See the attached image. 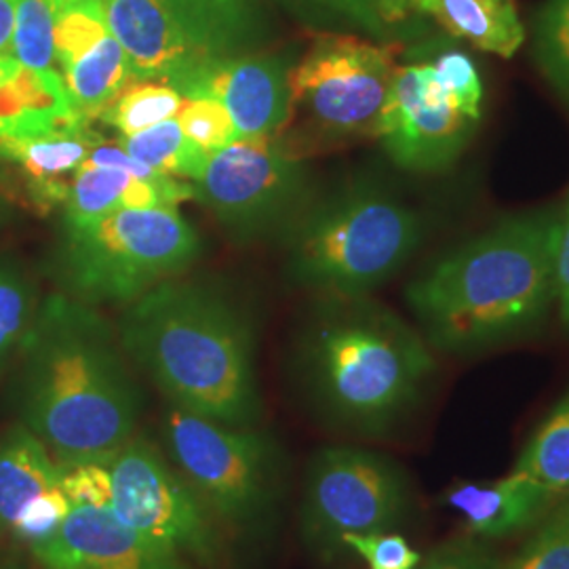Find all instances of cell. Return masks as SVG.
Wrapping results in <instances>:
<instances>
[{
    "mask_svg": "<svg viewBox=\"0 0 569 569\" xmlns=\"http://www.w3.org/2000/svg\"><path fill=\"white\" fill-rule=\"evenodd\" d=\"M538 68L569 103V0H547L533 23Z\"/></svg>",
    "mask_w": 569,
    "mask_h": 569,
    "instance_id": "28",
    "label": "cell"
},
{
    "mask_svg": "<svg viewBox=\"0 0 569 569\" xmlns=\"http://www.w3.org/2000/svg\"><path fill=\"white\" fill-rule=\"evenodd\" d=\"M81 2H103V0H51L53 11H60L66 7H72V4H81Z\"/></svg>",
    "mask_w": 569,
    "mask_h": 569,
    "instance_id": "41",
    "label": "cell"
},
{
    "mask_svg": "<svg viewBox=\"0 0 569 569\" xmlns=\"http://www.w3.org/2000/svg\"><path fill=\"white\" fill-rule=\"evenodd\" d=\"M20 68V61L16 60L13 56H0V84L7 79H11Z\"/></svg>",
    "mask_w": 569,
    "mask_h": 569,
    "instance_id": "40",
    "label": "cell"
},
{
    "mask_svg": "<svg viewBox=\"0 0 569 569\" xmlns=\"http://www.w3.org/2000/svg\"><path fill=\"white\" fill-rule=\"evenodd\" d=\"M0 211H2V199H0Z\"/></svg>",
    "mask_w": 569,
    "mask_h": 569,
    "instance_id": "42",
    "label": "cell"
},
{
    "mask_svg": "<svg viewBox=\"0 0 569 569\" xmlns=\"http://www.w3.org/2000/svg\"><path fill=\"white\" fill-rule=\"evenodd\" d=\"M183 96L164 82H131L121 96L110 103L100 121L114 127L119 138L140 133L159 122L176 119L182 108Z\"/></svg>",
    "mask_w": 569,
    "mask_h": 569,
    "instance_id": "26",
    "label": "cell"
},
{
    "mask_svg": "<svg viewBox=\"0 0 569 569\" xmlns=\"http://www.w3.org/2000/svg\"><path fill=\"white\" fill-rule=\"evenodd\" d=\"M18 0H0V56H11Z\"/></svg>",
    "mask_w": 569,
    "mask_h": 569,
    "instance_id": "38",
    "label": "cell"
},
{
    "mask_svg": "<svg viewBox=\"0 0 569 569\" xmlns=\"http://www.w3.org/2000/svg\"><path fill=\"white\" fill-rule=\"evenodd\" d=\"M117 329L133 367L169 406L228 427H260V319L211 277H173L121 308Z\"/></svg>",
    "mask_w": 569,
    "mask_h": 569,
    "instance_id": "2",
    "label": "cell"
},
{
    "mask_svg": "<svg viewBox=\"0 0 569 569\" xmlns=\"http://www.w3.org/2000/svg\"><path fill=\"white\" fill-rule=\"evenodd\" d=\"M432 371L422 333L369 296H317L289 348L291 385L312 418L355 439L397 432Z\"/></svg>",
    "mask_w": 569,
    "mask_h": 569,
    "instance_id": "3",
    "label": "cell"
},
{
    "mask_svg": "<svg viewBox=\"0 0 569 569\" xmlns=\"http://www.w3.org/2000/svg\"><path fill=\"white\" fill-rule=\"evenodd\" d=\"M56 61L74 112L89 124L136 82L121 42L110 32L103 2L56 11Z\"/></svg>",
    "mask_w": 569,
    "mask_h": 569,
    "instance_id": "13",
    "label": "cell"
},
{
    "mask_svg": "<svg viewBox=\"0 0 569 569\" xmlns=\"http://www.w3.org/2000/svg\"><path fill=\"white\" fill-rule=\"evenodd\" d=\"M425 239L420 211L371 180L315 194L284 230L287 281L312 296H369Z\"/></svg>",
    "mask_w": 569,
    "mask_h": 569,
    "instance_id": "5",
    "label": "cell"
},
{
    "mask_svg": "<svg viewBox=\"0 0 569 569\" xmlns=\"http://www.w3.org/2000/svg\"><path fill=\"white\" fill-rule=\"evenodd\" d=\"M176 119L180 122L183 133L188 136V140L203 148L209 157L239 140L237 124L232 121L230 112L218 100L183 98L182 108Z\"/></svg>",
    "mask_w": 569,
    "mask_h": 569,
    "instance_id": "29",
    "label": "cell"
},
{
    "mask_svg": "<svg viewBox=\"0 0 569 569\" xmlns=\"http://www.w3.org/2000/svg\"><path fill=\"white\" fill-rule=\"evenodd\" d=\"M58 486V462L28 428L13 422L0 430V555L13 552L11 533L28 505Z\"/></svg>",
    "mask_w": 569,
    "mask_h": 569,
    "instance_id": "20",
    "label": "cell"
},
{
    "mask_svg": "<svg viewBox=\"0 0 569 569\" xmlns=\"http://www.w3.org/2000/svg\"><path fill=\"white\" fill-rule=\"evenodd\" d=\"M291 70V61L272 53L220 58L209 61L182 96L218 100L230 112L239 138L281 136L293 117Z\"/></svg>",
    "mask_w": 569,
    "mask_h": 569,
    "instance_id": "14",
    "label": "cell"
},
{
    "mask_svg": "<svg viewBox=\"0 0 569 569\" xmlns=\"http://www.w3.org/2000/svg\"><path fill=\"white\" fill-rule=\"evenodd\" d=\"M418 16L437 21L451 37L479 51L512 58L526 41L515 0H409Z\"/></svg>",
    "mask_w": 569,
    "mask_h": 569,
    "instance_id": "21",
    "label": "cell"
},
{
    "mask_svg": "<svg viewBox=\"0 0 569 569\" xmlns=\"http://www.w3.org/2000/svg\"><path fill=\"white\" fill-rule=\"evenodd\" d=\"M39 569H201L143 540L110 510L72 505L61 528L28 550Z\"/></svg>",
    "mask_w": 569,
    "mask_h": 569,
    "instance_id": "15",
    "label": "cell"
},
{
    "mask_svg": "<svg viewBox=\"0 0 569 569\" xmlns=\"http://www.w3.org/2000/svg\"><path fill=\"white\" fill-rule=\"evenodd\" d=\"M110 512L150 545L201 569H234V545L157 439L138 432L110 460Z\"/></svg>",
    "mask_w": 569,
    "mask_h": 569,
    "instance_id": "9",
    "label": "cell"
},
{
    "mask_svg": "<svg viewBox=\"0 0 569 569\" xmlns=\"http://www.w3.org/2000/svg\"><path fill=\"white\" fill-rule=\"evenodd\" d=\"M336 13L345 16L369 37L387 41L399 34L413 16H418L409 0H321Z\"/></svg>",
    "mask_w": 569,
    "mask_h": 569,
    "instance_id": "31",
    "label": "cell"
},
{
    "mask_svg": "<svg viewBox=\"0 0 569 569\" xmlns=\"http://www.w3.org/2000/svg\"><path fill=\"white\" fill-rule=\"evenodd\" d=\"M154 439L232 545L272 538L289 491V458L272 432L262 425L228 427L167 403Z\"/></svg>",
    "mask_w": 569,
    "mask_h": 569,
    "instance_id": "6",
    "label": "cell"
},
{
    "mask_svg": "<svg viewBox=\"0 0 569 569\" xmlns=\"http://www.w3.org/2000/svg\"><path fill=\"white\" fill-rule=\"evenodd\" d=\"M211 58L249 53L262 34L256 0H159Z\"/></svg>",
    "mask_w": 569,
    "mask_h": 569,
    "instance_id": "22",
    "label": "cell"
},
{
    "mask_svg": "<svg viewBox=\"0 0 569 569\" xmlns=\"http://www.w3.org/2000/svg\"><path fill=\"white\" fill-rule=\"evenodd\" d=\"M11 56L32 72L58 70L56 11L51 0H18Z\"/></svg>",
    "mask_w": 569,
    "mask_h": 569,
    "instance_id": "27",
    "label": "cell"
},
{
    "mask_svg": "<svg viewBox=\"0 0 569 569\" xmlns=\"http://www.w3.org/2000/svg\"><path fill=\"white\" fill-rule=\"evenodd\" d=\"M411 509V483L395 460L371 449L327 446L305 470L298 529L305 549L319 561H338L350 533L390 531Z\"/></svg>",
    "mask_w": 569,
    "mask_h": 569,
    "instance_id": "8",
    "label": "cell"
},
{
    "mask_svg": "<svg viewBox=\"0 0 569 569\" xmlns=\"http://www.w3.org/2000/svg\"><path fill=\"white\" fill-rule=\"evenodd\" d=\"M515 470L552 493L569 491V392L533 432Z\"/></svg>",
    "mask_w": 569,
    "mask_h": 569,
    "instance_id": "25",
    "label": "cell"
},
{
    "mask_svg": "<svg viewBox=\"0 0 569 569\" xmlns=\"http://www.w3.org/2000/svg\"><path fill=\"white\" fill-rule=\"evenodd\" d=\"M201 253L203 239L178 207L127 209L93 222L61 220L51 277L82 305L124 308L186 274Z\"/></svg>",
    "mask_w": 569,
    "mask_h": 569,
    "instance_id": "7",
    "label": "cell"
},
{
    "mask_svg": "<svg viewBox=\"0 0 569 569\" xmlns=\"http://www.w3.org/2000/svg\"><path fill=\"white\" fill-rule=\"evenodd\" d=\"M0 569H30V563L21 552H4L0 555Z\"/></svg>",
    "mask_w": 569,
    "mask_h": 569,
    "instance_id": "39",
    "label": "cell"
},
{
    "mask_svg": "<svg viewBox=\"0 0 569 569\" xmlns=\"http://www.w3.org/2000/svg\"><path fill=\"white\" fill-rule=\"evenodd\" d=\"M7 401L58 467L108 462L142 430L146 390L117 321L60 291L42 298Z\"/></svg>",
    "mask_w": 569,
    "mask_h": 569,
    "instance_id": "1",
    "label": "cell"
},
{
    "mask_svg": "<svg viewBox=\"0 0 569 569\" xmlns=\"http://www.w3.org/2000/svg\"><path fill=\"white\" fill-rule=\"evenodd\" d=\"M555 291H557V310L559 319L569 331V197L568 203L561 211L559 224V243L555 258Z\"/></svg>",
    "mask_w": 569,
    "mask_h": 569,
    "instance_id": "37",
    "label": "cell"
},
{
    "mask_svg": "<svg viewBox=\"0 0 569 569\" xmlns=\"http://www.w3.org/2000/svg\"><path fill=\"white\" fill-rule=\"evenodd\" d=\"M103 11L136 82H164L182 93L216 60L188 37L159 0H103Z\"/></svg>",
    "mask_w": 569,
    "mask_h": 569,
    "instance_id": "16",
    "label": "cell"
},
{
    "mask_svg": "<svg viewBox=\"0 0 569 569\" xmlns=\"http://www.w3.org/2000/svg\"><path fill=\"white\" fill-rule=\"evenodd\" d=\"M428 63L432 66L437 79L448 91L456 108L472 121H481V102H483V84L475 61L460 49H443L437 56H430Z\"/></svg>",
    "mask_w": 569,
    "mask_h": 569,
    "instance_id": "30",
    "label": "cell"
},
{
    "mask_svg": "<svg viewBox=\"0 0 569 569\" xmlns=\"http://www.w3.org/2000/svg\"><path fill=\"white\" fill-rule=\"evenodd\" d=\"M122 150L136 161L178 180L199 182L209 154L183 133L178 119L159 122L140 133L119 138Z\"/></svg>",
    "mask_w": 569,
    "mask_h": 569,
    "instance_id": "24",
    "label": "cell"
},
{
    "mask_svg": "<svg viewBox=\"0 0 569 569\" xmlns=\"http://www.w3.org/2000/svg\"><path fill=\"white\" fill-rule=\"evenodd\" d=\"M418 569H498V559L477 538H456L437 547Z\"/></svg>",
    "mask_w": 569,
    "mask_h": 569,
    "instance_id": "36",
    "label": "cell"
},
{
    "mask_svg": "<svg viewBox=\"0 0 569 569\" xmlns=\"http://www.w3.org/2000/svg\"><path fill=\"white\" fill-rule=\"evenodd\" d=\"M507 569H569V505L538 529Z\"/></svg>",
    "mask_w": 569,
    "mask_h": 569,
    "instance_id": "33",
    "label": "cell"
},
{
    "mask_svg": "<svg viewBox=\"0 0 569 569\" xmlns=\"http://www.w3.org/2000/svg\"><path fill=\"white\" fill-rule=\"evenodd\" d=\"M60 488L72 505L110 510L112 483L108 462H84L60 467Z\"/></svg>",
    "mask_w": 569,
    "mask_h": 569,
    "instance_id": "35",
    "label": "cell"
},
{
    "mask_svg": "<svg viewBox=\"0 0 569 569\" xmlns=\"http://www.w3.org/2000/svg\"><path fill=\"white\" fill-rule=\"evenodd\" d=\"M479 122L462 114L432 66H399L378 127L388 157L407 171L437 173L460 159Z\"/></svg>",
    "mask_w": 569,
    "mask_h": 569,
    "instance_id": "12",
    "label": "cell"
},
{
    "mask_svg": "<svg viewBox=\"0 0 569 569\" xmlns=\"http://www.w3.org/2000/svg\"><path fill=\"white\" fill-rule=\"evenodd\" d=\"M559 224L557 209L510 216L407 284V306L427 345L467 357L542 326L557 302Z\"/></svg>",
    "mask_w": 569,
    "mask_h": 569,
    "instance_id": "4",
    "label": "cell"
},
{
    "mask_svg": "<svg viewBox=\"0 0 569 569\" xmlns=\"http://www.w3.org/2000/svg\"><path fill=\"white\" fill-rule=\"evenodd\" d=\"M37 279L20 258L0 256V385L7 380L41 305Z\"/></svg>",
    "mask_w": 569,
    "mask_h": 569,
    "instance_id": "23",
    "label": "cell"
},
{
    "mask_svg": "<svg viewBox=\"0 0 569 569\" xmlns=\"http://www.w3.org/2000/svg\"><path fill=\"white\" fill-rule=\"evenodd\" d=\"M557 493L528 475L512 470L509 477L488 483H460L446 493L468 531L479 538H509L533 526Z\"/></svg>",
    "mask_w": 569,
    "mask_h": 569,
    "instance_id": "19",
    "label": "cell"
},
{
    "mask_svg": "<svg viewBox=\"0 0 569 569\" xmlns=\"http://www.w3.org/2000/svg\"><path fill=\"white\" fill-rule=\"evenodd\" d=\"M197 199L194 186L178 178H138L124 169L84 163L63 203L66 222H93L127 209L180 207Z\"/></svg>",
    "mask_w": 569,
    "mask_h": 569,
    "instance_id": "18",
    "label": "cell"
},
{
    "mask_svg": "<svg viewBox=\"0 0 569 569\" xmlns=\"http://www.w3.org/2000/svg\"><path fill=\"white\" fill-rule=\"evenodd\" d=\"M102 138L91 124H72L41 136L0 138V159L20 169L30 201L41 211L66 203L70 186Z\"/></svg>",
    "mask_w": 569,
    "mask_h": 569,
    "instance_id": "17",
    "label": "cell"
},
{
    "mask_svg": "<svg viewBox=\"0 0 569 569\" xmlns=\"http://www.w3.org/2000/svg\"><path fill=\"white\" fill-rule=\"evenodd\" d=\"M70 509H72V502L61 491L60 486L42 491L41 496L34 498L28 505V509L23 510L18 526L13 528L11 550L28 552L32 547L49 540L61 528Z\"/></svg>",
    "mask_w": 569,
    "mask_h": 569,
    "instance_id": "32",
    "label": "cell"
},
{
    "mask_svg": "<svg viewBox=\"0 0 569 569\" xmlns=\"http://www.w3.org/2000/svg\"><path fill=\"white\" fill-rule=\"evenodd\" d=\"M397 51L395 42L319 34L291 70L293 114L327 142L376 138L399 68Z\"/></svg>",
    "mask_w": 569,
    "mask_h": 569,
    "instance_id": "11",
    "label": "cell"
},
{
    "mask_svg": "<svg viewBox=\"0 0 569 569\" xmlns=\"http://www.w3.org/2000/svg\"><path fill=\"white\" fill-rule=\"evenodd\" d=\"M348 552L361 557L369 569H418L422 555L401 533H350L342 540Z\"/></svg>",
    "mask_w": 569,
    "mask_h": 569,
    "instance_id": "34",
    "label": "cell"
},
{
    "mask_svg": "<svg viewBox=\"0 0 569 569\" xmlns=\"http://www.w3.org/2000/svg\"><path fill=\"white\" fill-rule=\"evenodd\" d=\"M194 194L230 239L251 244L279 243L317 192L302 157L281 136H264L211 154Z\"/></svg>",
    "mask_w": 569,
    "mask_h": 569,
    "instance_id": "10",
    "label": "cell"
}]
</instances>
